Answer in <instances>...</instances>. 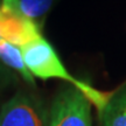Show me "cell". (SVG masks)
Masks as SVG:
<instances>
[{
  "instance_id": "1",
  "label": "cell",
  "mask_w": 126,
  "mask_h": 126,
  "mask_svg": "<svg viewBox=\"0 0 126 126\" xmlns=\"http://www.w3.org/2000/svg\"><path fill=\"white\" fill-rule=\"evenodd\" d=\"M23 61L33 77L42 81L48 79H62L69 82L72 86L81 91L89 99L91 104L97 108L98 112L108 104L112 97V92H104L90 85L88 82L78 79L68 71L62 60L50 42L41 36L40 39L33 41L28 45L21 47Z\"/></svg>"
},
{
  "instance_id": "2",
  "label": "cell",
  "mask_w": 126,
  "mask_h": 126,
  "mask_svg": "<svg viewBox=\"0 0 126 126\" xmlns=\"http://www.w3.org/2000/svg\"><path fill=\"white\" fill-rule=\"evenodd\" d=\"M49 110L36 96L18 91L0 108V126H48Z\"/></svg>"
},
{
  "instance_id": "3",
  "label": "cell",
  "mask_w": 126,
  "mask_h": 126,
  "mask_svg": "<svg viewBox=\"0 0 126 126\" xmlns=\"http://www.w3.org/2000/svg\"><path fill=\"white\" fill-rule=\"evenodd\" d=\"M48 126H91V103L75 86L62 89L53 100Z\"/></svg>"
},
{
  "instance_id": "4",
  "label": "cell",
  "mask_w": 126,
  "mask_h": 126,
  "mask_svg": "<svg viewBox=\"0 0 126 126\" xmlns=\"http://www.w3.org/2000/svg\"><path fill=\"white\" fill-rule=\"evenodd\" d=\"M39 23L25 16L19 11L0 5V39L16 47L31 43L41 37Z\"/></svg>"
},
{
  "instance_id": "5",
  "label": "cell",
  "mask_w": 126,
  "mask_h": 126,
  "mask_svg": "<svg viewBox=\"0 0 126 126\" xmlns=\"http://www.w3.org/2000/svg\"><path fill=\"white\" fill-rule=\"evenodd\" d=\"M99 117L102 126H126V85L113 92Z\"/></svg>"
},
{
  "instance_id": "6",
  "label": "cell",
  "mask_w": 126,
  "mask_h": 126,
  "mask_svg": "<svg viewBox=\"0 0 126 126\" xmlns=\"http://www.w3.org/2000/svg\"><path fill=\"white\" fill-rule=\"evenodd\" d=\"M0 61L6 67L11 68L14 71L20 74V76L22 77L26 83L35 86L34 77L29 72L26 63L23 61L21 48L9 43L7 41L0 40Z\"/></svg>"
},
{
  "instance_id": "7",
  "label": "cell",
  "mask_w": 126,
  "mask_h": 126,
  "mask_svg": "<svg viewBox=\"0 0 126 126\" xmlns=\"http://www.w3.org/2000/svg\"><path fill=\"white\" fill-rule=\"evenodd\" d=\"M0 5L16 9L37 23L49 13L54 0H0Z\"/></svg>"
},
{
  "instance_id": "8",
  "label": "cell",
  "mask_w": 126,
  "mask_h": 126,
  "mask_svg": "<svg viewBox=\"0 0 126 126\" xmlns=\"http://www.w3.org/2000/svg\"><path fill=\"white\" fill-rule=\"evenodd\" d=\"M6 79H7V74L2 71V68L0 67V88H2V85H4L2 82L6 81Z\"/></svg>"
},
{
  "instance_id": "9",
  "label": "cell",
  "mask_w": 126,
  "mask_h": 126,
  "mask_svg": "<svg viewBox=\"0 0 126 126\" xmlns=\"http://www.w3.org/2000/svg\"><path fill=\"white\" fill-rule=\"evenodd\" d=\"M0 40H1V39H0Z\"/></svg>"
}]
</instances>
